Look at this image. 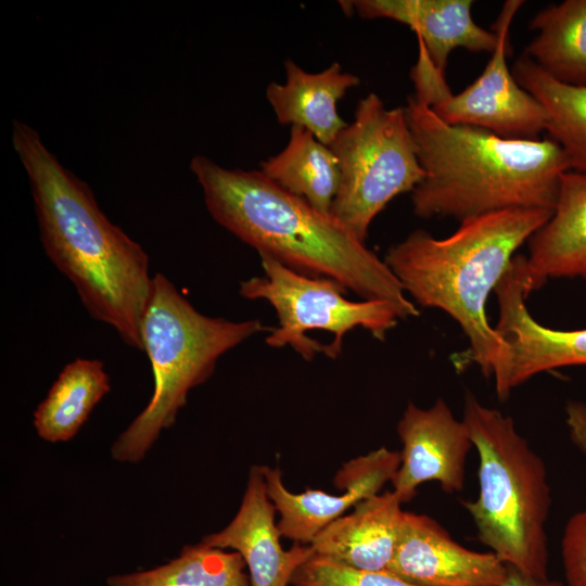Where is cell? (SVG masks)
I'll use <instances>...</instances> for the list:
<instances>
[{
  "label": "cell",
  "instance_id": "6da1fadb",
  "mask_svg": "<svg viewBox=\"0 0 586 586\" xmlns=\"http://www.w3.org/2000/svg\"><path fill=\"white\" fill-rule=\"evenodd\" d=\"M12 144L28 177L47 256L92 319L142 351L141 323L153 283L149 255L106 217L89 186L61 164L33 127L14 119Z\"/></svg>",
  "mask_w": 586,
  "mask_h": 586
},
{
  "label": "cell",
  "instance_id": "7a4b0ae2",
  "mask_svg": "<svg viewBox=\"0 0 586 586\" xmlns=\"http://www.w3.org/2000/svg\"><path fill=\"white\" fill-rule=\"evenodd\" d=\"M190 169L211 216L259 256L333 279L362 300L384 301L399 319L419 316L384 259L331 213L316 209L260 170L228 169L204 155H195Z\"/></svg>",
  "mask_w": 586,
  "mask_h": 586
},
{
  "label": "cell",
  "instance_id": "3957f363",
  "mask_svg": "<svg viewBox=\"0 0 586 586\" xmlns=\"http://www.w3.org/2000/svg\"><path fill=\"white\" fill-rule=\"evenodd\" d=\"M404 109L426 173L411 194L416 216L461 222L511 208L553 211L561 177L571 170L556 141L450 125L415 97Z\"/></svg>",
  "mask_w": 586,
  "mask_h": 586
},
{
  "label": "cell",
  "instance_id": "277c9868",
  "mask_svg": "<svg viewBox=\"0 0 586 586\" xmlns=\"http://www.w3.org/2000/svg\"><path fill=\"white\" fill-rule=\"evenodd\" d=\"M552 211L511 208L460 222L437 239L423 229L386 251L384 262L417 304L449 315L470 344V358L495 391L505 379L509 348L488 322L486 303L515 251L539 230Z\"/></svg>",
  "mask_w": 586,
  "mask_h": 586
},
{
  "label": "cell",
  "instance_id": "5b68a950",
  "mask_svg": "<svg viewBox=\"0 0 586 586\" xmlns=\"http://www.w3.org/2000/svg\"><path fill=\"white\" fill-rule=\"evenodd\" d=\"M462 420L479 455V495L462 501L479 540L522 574L548 577L551 491L544 460L511 417L470 391Z\"/></svg>",
  "mask_w": 586,
  "mask_h": 586
},
{
  "label": "cell",
  "instance_id": "8992f818",
  "mask_svg": "<svg viewBox=\"0 0 586 586\" xmlns=\"http://www.w3.org/2000/svg\"><path fill=\"white\" fill-rule=\"evenodd\" d=\"M266 329L258 319L232 321L203 315L163 273L153 276L141 323L142 351L154 380L153 394L111 447L119 462L142 460L160 433L170 428L189 392L214 372L229 349Z\"/></svg>",
  "mask_w": 586,
  "mask_h": 586
},
{
  "label": "cell",
  "instance_id": "52a82bcc",
  "mask_svg": "<svg viewBox=\"0 0 586 586\" xmlns=\"http://www.w3.org/2000/svg\"><path fill=\"white\" fill-rule=\"evenodd\" d=\"M330 149L341 169L330 213L364 242L375 216L426 175L405 109H386L373 92L358 102L353 123Z\"/></svg>",
  "mask_w": 586,
  "mask_h": 586
},
{
  "label": "cell",
  "instance_id": "ba28073f",
  "mask_svg": "<svg viewBox=\"0 0 586 586\" xmlns=\"http://www.w3.org/2000/svg\"><path fill=\"white\" fill-rule=\"evenodd\" d=\"M263 276L240 283L246 300L268 302L278 316V326L266 337L270 347H292L305 360L323 353L330 358L342 354L347 332L362 328L383 341L398 322L393 306L384 301L353 302L340 282L300 273L278 260L260 256Z\"/></svg>",
  "mask_w": 586,
  "mask_h": 586
},
{
  "label": "cell",
  "instance_id": "9c48e42d",
  "mask_svg": "<svg viewBox=\"0 0 586 586\" xmlns=\"http://www.w3.org/2000/svg\"><path fill=\"white\" fill-rule=\"evenodd\" d=\"M522 0H507L493 30L497 44L481 75L461 92L451 93L445 74L430 62L423 49L410 72L415 98L424 102L445 123L470 125L507 139H538L547 129L542 103L519 85L507 63L508 38Z\"/></svg>",
  "mask_w": 586,
  "mask_h": 586
},
{
  "label": "cell",
  "instance_id": "30bf717a",
  "mask_svg": "<svg viewBox=\"0 0 586 586\" xmlns=\"http://www.w3.org/2000/svg\"><path fill=\"white\" fill-rule=\"evenodd\" d=\"M499 305L495 327L509 348V360L501 386L496 391L506 400L513 388L534 375L569 366H586V328L556 330L536 321L525 300L531 293L526 258L515 255L494 291Z\"/></svg>",
  "mask_w": 586,
  "mask_h": 586
},
{
  "label": "cell",
  "instance_id": "8fae6325",
  "mask_svg": "<svg viewBox=\"0 0 586 586\" xmlns=\"http://www.w3.org/2000/svg\"><path fill=\"white\" fill-rule=\"evenodd\" d=\"M399 464L400 451L385 447L351 459L334 477L335 487L345 489L341 495L309 488L303 493H292L285 487L279 468L262 467L267 494L279 513L277 526L281 536L310 545L327 525L344 515L345 511L379 494L387 482H392Z\"/></svg>",
  "mask_w": 586,
  "mask_h": 586
},
{
  "label": "cell",
  "instance_id": "7c38bea8",
  "mask_svg": "<svg viewBox=\"0 0 586 586\" xmlns=\"http://www.w3.org/2000/svg\"><path fill=\"white\" fill-rule=\"evenodd\" d=\"M396 430L403 449L391 483L402 504L409 502L418 487L430 481L437 482L447 494L463 489L466 461L473 443L463 420L455 417L444 399H436L426 409L409 403Z\"/></svg>",
  "mask_w": 586,
  "mask_h": 586
},
{
  "label": "cell",
  "instance_id": "4fadbf2b",
  "mask_svg": "<svg viewBox=\"0 0 586 586\" xmlns=\"http://www.w3.org/2000/svg\"><path fill=\"white\" fill-rule=\"evenodd\" d=\"M387 571L419 586H500L508 565L492 551L461 546L430 517L405 511Z\"/></svg>",
  "mask_w": 586,
  "mask_h": 586
},
{
  "label": "cell",
  "instance_id": "5bb4252c",
  "mask_svg": "<svg viewBox=\"0 0 586 586\" xmlns=\"http://www.w3.org/2000/svg\"><path fill=\"white\" fill-rule=\"evenodd\" d=\"M275 512L262 467L254 466L234 518L221 531L204 536L201 543L240 553L249 569L251 586H289L293 574L315 550L311 545L298 543L284 550Z\"/></svg>",
  "mask_w": 586,
  "mask_h": 586
},
{
  "label": "cell",
  "instance_id": "9a60e30c",
  "mask_svg": "<svg viewBox=\"0 0 586 586\" xmlns=\"http://www.w3.org/2000/svg\"><path fill=\"white\" fill-rule=\"evenodd\" d=\"M348 3L364 18H388L409 26L417 35L418 44L442 74L455 49L492 53L497 44L496 33L474 22L471 0H356Z\"/></svg>",
  "mask_w": 586,
  "mask_h": 586
},
{
  "label": "cell",
  "instance_id": "2e32d148",
  "mask_svg": "<svg viewBox=\"0 0 586 586\" xmlns=\"http://www.w3.org/2000/svg\"><path fill=\"white\" fill-rule=\"evenodd\" d=\"M393 491L357 504L327 525L311 542L316 555L364 570H387L400 535L405 511Z\"/></svg>",
  "mask_w": 586,
  "mask_h": 586
},
{
  "label": "cell",
  "instance_id": "e0dca14e",
  "mask_svg": "<svg viewBox=\"0 0 586 586\" xmlns=\"http://www.w3.org/2000/svg\"><path fill=\"white\" fill-rule=\"evenodd\" d=\"M527 242L531 292L549 279H586V173L562 175L550 218Z\"/></svg>",
  "mask_w": 586,
  "mask_h": 586
},
{
  "label": "cell",
  "instance_id": "ac0fdd59",
  "mask_svg": "<svg viewBox=\"0 0 586 586\" xmlns=\"http://www.w3.org/2000/svg\"><path fill=\"white\" fill-rule=\"evenodd\" d=\"M286 80L270 82L266 97L282 125L300 126L330 146L345 128L337 102L346 91L360 84L359 77L332 63L319 73H309L293 60L284 61Z\"/></svg>",
  "mask_w": 586,
  "mask_h": 586
},
{
  "label": "cell",
  "instance_id": "d6986e66",
  "mask_svg": "<svg viewBox=\"0 0 586 586\" xmlns=\"http://www.w3.org/2000/svg\"><path fill=\"white\" fill-rule=\"evenodd\" d=\"M262 174L316 209L330 214L341 169L330 146L300 126H291L285 148L260 163Z\"/></svg>",
  "mask_w": 586,
  "mask_h": 586
},
{
  "label": "cell",
  "instance_id": "ffe728a7",
  "mask_svg": "<svg viewBox=\"0 0 586 586\" xmlns=\"http://www.w3.org/2000/svg\"><path fill=\"white\" fill-rule=\"evenodd\" d=\"M110 390V377L101 360H72L34 411L38 436L50 443L72 440Z\"/></svg>",
  "mask_w": 586,
  "mask_h": 586
},
{
  "label": "cell",
  "instance_id": "44dd1931",
  "mask_svg": "<svg viewBox=\"0 0 586 586\" xmlns=\"http://www.w3.org/2000/svg\"><path fill=\"white\" fill-rule=\"evenodd\" d=\"M536 35L524 50L553 79L586 85V0H565L539 10L530 22Z\"/></svg>",
  "mask_w": 586,
  "mask_h": 586
},
{
  "label": "cell",
  "instance_id": "7402d4cb",
  "mask_svg": "<svg viewBox=\"0 0 586 586\" xmlns=\"http://www.w3.org/2000/svg\"><path fill=\"white\" fill-rule=\"evenodd\" d=\"M511 72L545 107L546 131L566 154L571 170L586 173V85L553 79L524 53L514 61Z\"/></svg>",
  "mask_w": 586,
  "mask_h": 586
},
{
  "label": "cell",
  "instance_id": "603a6c76",
  "mask_svg": "<svg viewBox=\"0 0 586 586\" xmlns=\"http://www.w3.org/2000/svg\"><path fill=\"white\" fill-rule=\"evenodd\" d=\"M237 551L203 543L184 546L178 557L151 570L114 574L107 586H251Z\"/></svg>",
  "mask_w": 586,
  "mask_h": 586
},
{
  "label": "cell",
  "instance_id": "cb8c5ba5",
  "mask_svg": "<svg viewBox=\"0 0 586 586\" xmlns=\"http://www.w3.org/2000/svg\"><path fill=\"white\" fill-rule=\"evenodd\" d=\"M293 586H419L387 570L353 568L327 557L314 555L291 579Z\"/></svg>",
  "mask_w": 586,
  "mask_h": 586
},
{
  "label": "cell",
  "instance_id": "d4e9b609",
  "mask_svg": "<svg viewBox=\"0 0 586 586\" xmlns=\"http://www.w3.org/2000/svg\"><path fill=\"white\" fill-rule=\"evenodd\" d=\"M565 586H586V508L572 514L561 537Z\"/></svg>",
  "mask_w": 586,
  "mask_h": 586
},
{
  "label": "cell",
  "instance_id": "484cf974",
  "mask_svg": "<svg viewBox=\"0 0 586 586\" xmlns=\"http://www.w3.org/2000/svg\"><path fill=\"white\" fill-rule=\"evenodd\" d=\"M565 422L572 443L586 455V404L570 400L565 406Z\"/></svg>",
  "mask_w": 586,
  "mask_h": 586
},
{
  "label": "cell",
  "instance_id": "4316f807",
  "mask_svg": "<svg viewBox=\"0 0 586 586\" xmlns=\"http://www.w3.org/2000/svg\"><path fill=\"white\" fill-rule=\"evenodd\" d=\"M500 586H565V584L549 577L527 576L508 565L506 578Z\"/></svg>",
  "mask_w": 586,
  "mask_h": 586
}]
</instances>
